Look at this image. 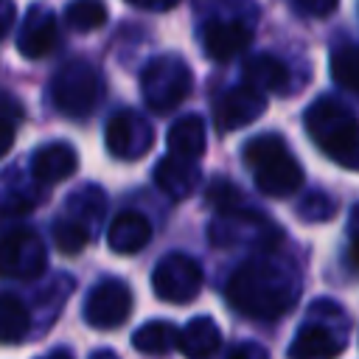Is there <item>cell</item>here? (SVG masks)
<instances>
[{
	"instance_id": "obj_5",
	"label": "cell",
	"mask_w": 359,
	"mask_h": 359,
	"mask_svg": "<svg viewBox=\"0 0 359 359\" xmlns=\"http://www.w3.org/2000/svg\"><path fill=\"white\" fill-rule=\"evenodd\" d=\"M50 98L59 112L84 118L101 98V76L87 59H70L50 79Z\"/></svg>"
},
{
	"instance_id": "obj_30",
	"label": "cell",
	"mask_w": 359,
	"mask_h": 359,
	"mask_svg": "<svg viewBox=\"0 0 359 359\" xmlns=\"http://www.w3.org/2000/svg\"><path fill=\"white\" fill-rule=\"evenodd\" d=\"M230 359H269V353L258 342H241L230 351Z\"/></svg>"
},
{
	"instance_id": "obj_32",
	"label": "cell",
	"mask_w": 359,
	"mask_h": 359,
	"mask_svg": "<svg viewBox=\"0 0 359 359\" xmlns=\"http://www.w3.org/2000/svg\"><path fill=\"white\" fill-rule=\"evenodd\" d=\"M126 3L129 6H137V8H146V11H168L180 0H126Z\"/></svg>"
},
{
	"instance_id": "obj_14",
	"label": "cell",
	"mask_w": 359,
	"mask_h": 359,
	"mask_svg": "<svg viewBox=\"0 0 359 359\" xmlns=\"http://www.w3.org/2000/svg\"><path fill=\"white\" fill-rule=\"evenodd\" d=\"M154 182L157 188L171 196V199H188L191 194H196L199 182H202V171L196 168L194 160H182V157H163L154 168Z\"/></svg>"
},
{
	"instance_id": "obj_16",
	"label": "cell",
	"mask_w": 359,
	"mask_h": 359,
	"mask_svg": "<svg viewBox=\"0 0 359 359\" xmlns=\"http://www.w3.org/2000/svg\"><path fill=\"white\" fill-rule=\"evenodd\" d=\"M151 238V224L143 213L137 210H121L107 230V244L112 252L118 255H132L137 250H143Z\"/></svg>"
},
{
	"instance_id": "obj_10",
	"label": "cell",
	"mask_w": 359,
	"mask_h": 359,
	"mask_svg": "<svg viewBox=\"0 0 359 359\" xmlns=\"http://www.w3.org/2000/svg\"><path fill=\"white\" fill-rule=\"evenodd\" d=\"M266 109V95L255 93L252 87H230L213 104V123L219 132H236L252 121H258Z\"/></svg>"
},
{
	"instance_id": "obj_3",
	"label": "cell",
	"mask_w": 359,
	"mask_h": 359,
	"mask_svg": "<svg viewBox=\"0 0 359 359\" xmlns=\"http://www.w3.org/2000/svg\"><path fill=\"white\" fill-rule=\"evenodd\" d=\"M244 163L255 177V188L266 196L283 199L303 185V168L280 135H258L244 146Z\"/></svg>"
},
{
	"instance_id": "obj_21",
	"label": "cell",
	"mask_w": 359,
	"mask_h": 359,
	"mask_svg": "<svg viewBox=\"0 0 359 359\" xmlns=\"http://www.w3.org/2000/svg\"><path fill=\"white\" fill-rule=\"evenodd\" d=\"M31 317L20 297L0 292V342H20L28 334Z\"/></svg>"
},
{
	"instance_id": "obj_24",
	"label": "cell",
	"mask_w": 359,
	"mask_h": 359,
	"mask_svg": "<svg viewBox=\"0 0 359 359\" xmlns=\"http://www.w3.org/2000/svg\"><path fill=\"white\" fill-rule=\"evenodd\" d=\"M331 76L339 87H345L348 93H356L359 87V53H356V45L345 42L342 48H337L331 53Z\"/></svg>"
},
{
	"instance_id": "obj_34",
	"label": "cell",
	"mask_w": 359,
	"mask_h": 359,
	"mask_svg": "<svg viewBox=\"0 0 359 359\" xmlns=\"http://www.w3.org/2000/svg\"><path fill=\"white\" fill-rule=\"evenodd\" d=\"M36 359H73V351L56 348V351H50V353H45V356H36Z\"/></svg>"
},
{
	"instance_id": "obj_6",
	"label": "cell",
	"mask_w": 359,
	"mask_h": 359,
	"mask_svg": "<svg viewBox=\"0 0 359 359\" xmlns=\"http://www.w3.org/2000/svg\"><path fill=\"white\" fill-rule=\"evenodd\" d=\"M202 269L199 264L185 252H168L157 261L151 272V289L160 300L182 306L191 303L202 292Z\"/></svg>"
},
{
	"instance_id": "obj_20",
	"label": "cell",
	"mask_w": 359,
	"mask_h": 359,
	"mask_svg": "<svg viewBox=\"0 0 359 359\" xmlns=\"http://www.w3.org/2000/svg\"><path fill=\"white\" fill-rule=\"evenodd\" d=\"M132 345L149 356H165L177 348V325L165 320H149L132 334Z\"/></svg>"
},
{
	"instance_id": "obj_12",
	"label": "cell",
	"mask_w": 359,
	"mask_h": 359,
	"mask_svg": "<svg viewBox=\"0 0 359 359\" xmlns=\"http://www.w3.org/2000/svg\"><path fill=\"white\" fill-rule=\"evenodd\" d=\"M56 42H59L56 17L45 6H31L25 11V20L17 36V50L25 59H42L56 48Z\"/></svg>"
},
{
	"instance_id": "obj_7",
	"label": "cell",
	"mask_w": 359,
	"mask_h": 359,
	"mask_svg": "<svg viewBox=\"0 0 359 359\" xmlns=\"http://www.w3.org/2000/svg\"><path fill=\"white\" fill-rule=\"evenodd\" d=\"M45 266H48V250L34 230L17 227L0 238V275L3 278L31 280V278H39Z\"/></svg>"
},
{
	"instance_id": "obj_25",
	"label": "cell",
	"mask_w": 359,
	"mask_h": 359,
	"mask_svg": "<svg viewBox=\"0 0 359 359\" xmlns=\"http://www.w3.org/2000/svg\"><path fill=\"white\" fill-rule=\"evenodd\" d=\"M205 196H208V202L219 210V216H230V213L250 210L244 194H241L230 180H213V182L205 188Z\"/></svg>"
},
{
	"instance_id": "obj_4",
	"label": "cell",
	"mask_w": 359,
	"mask_h": 359,
	"mask_svg": "<svg viewBox=\"0 0 359 359\" xmlns=\"http://www.w3.org/2000/svg\"><path fill=\"white\" fill-rule=\"evenodd\" d=\"M191 87H194V73H191L188 62L174 56V53L151 59L140 73L143 101L157 115H165V112L177 109L188 98Z\"/></svg>"
},
{
	"instance_id": "obj_29",
	"label": "cell",
	"mask_w": 359,
	"mask_h": 359,
	"mask_svg": "<svg viewBox=\"0 0 359 359\" xmlns=\"http://www.w3.org/2000/svg\"><path fill=\"white\" fill-rule=\"evenodd\" d=\"M34 208V202H28L25 196H3L0 199V216H20V213H25V210H31Z\"/></svg>"
},
{
	"instance_id": "obj_27",
	"label": "cell",
	"mask_w": 359,
	"mask_h": 359,
	"mask_svg": "<svg viewBox=\"0 0 359 359\" xmlns=\"http://www.w3.org/2000/svg\"><path fill=\"white\" fill-rule=\"evenodd\" d=\"M339 0H292V6L306 17H328Z\"/></svg>"
},
{
	"instance_id": "obj_9",
	"label": "cell",
	"mask_w": 359,
	"mask_h": 359,
	"mask_svg": "<svg viewBox=\"0 0 359 359\" xmlns=\"http://www.w3.org/2000/svg\"><path fill=\"white\" fill-rule=\"evenodd\" d=\"M104 137H107L109 154H115L118 160H137L151 149L154 129L143 115H137L132 109H121L109 118Z\"/></svg>"
},
{
	"instance_id": "obj_23",
	"label": "cell",
	"mask_w": 359,
	"mask_h": 359,
	"mask_svg": "<svg viewBox=\"0 0 359 359\" xmlns=\"http://www.w3.org/2000/svg\"><path fill=\"white\" fill-rule=\"evenodd\" d=\"M90 236H93V233H90L81 222H76V219H56V222H53V230H50L53 247H56L59 252H65V255L81 252V250L87 247Z\"/></svg>"
},
{
	"instance_id": "obj_2",
	"label": "cell",
	"mask_w": 359,
	"mask_h": 359,
	"mask_svg": "<svg viewBox=\"0 0 359 359\" xmlns=\"http://www.w3.org/2000/svg\"><path fill=\"white\" fill-rule=\"evenodd\" d=\"M309 137L342 168L353 171L359 157V129L351 107H345L337 98H320L314 101L303 115Z\"/></svg>"
},
{
	"instance_id": "obj_26",
	"label": "cell",
	"mask_w": 359,
	"mask_h": 359,
	"mask_svg": "<svg viewBox=\"0 0 359 359\" xmlns=\"http://www.w3.org/2000/svg\"><path fill=\"white\" fill-rule=\"evenodd\" d=\"M297 213H300V219H306V222H328V219L337 216V202H334L328 194L314 191V194H309V196L297 205Z\"/></svg>"
},
{
	"instance_id": "obj_1",
	"label": "cell",
	"mask_w": 359,
	"mask_h": 359,
	"mask_svg": "<svg viewBox=\"0 0 359 359\" xmlns=\"http://www.w3.org/2000/svg\"><path fill=\"white\" fill-rule=\"evenodd\" d=\"M224 297L238 314L250 320H275L297 303L300 275L283 261L255 258L230 275Z\"/></svg>"
},
{
	"instance_id": "obj_13",
	"label": "cell",
	"mask_w": 359,
	"mask_h": 359,
	"mask_svg": "<svg viewBox=\"0 0 359 359\" xmlns=\"http://www.w3.org/2000/svg\"><path fill=\"white\" fill-rule=\"evenodd\" d=\"M345 351V334L334 331L325 323L309 320L300 325L297 337L289 345V359H334Z\"/></svg>"
},
{
	"instance_id": "obj_22",
	"label": "cell",
	"mask_w": 359,
	"mask_h": 359,
	"mask_svg": "<svg viewBox=\"0 0 359 359\" xmlns=\"http://www.w3.org/2000/svg\"><path fill=\"white\" fill-rule=\"evenodd\" d=\"M65 22L73 31H95L107 22L104 0H70L65 8Z\"/></svg>"
},
{
	"instance_id": "obj_8",
	"label": "cell",
	"mask_w": 359,
	"mask_h": 359,
	"mask_svg": "<svg viewBox=\"0 0 359 359\" xmlns=\"http://www.w3.org/2000/svg\"><path fill=\"white\" fill-rule=\"evenodd\" d=\"M132 311V289L121 278H107L93 286L84 300V320L93 328H118Z\"/></svg>"
},
{
	"instance_id": "obj_19",
	"label": "cell",
	"mask_w": 359,
	"mask_h": 359,
	"mask_svg": "<svg viewBox=\"0 0 359 359\" xmlns=\"http://www.w3.org/2000/svg\"><path fill=\"white\" fill-rule=\"evenodd\" d=\"M244 87H252L255 93L266 95V93H280L289 84V70L278 56L269 53H258L252 59L244 62Z\"/></svg>"
},
{
	"instance_id": "obj_28",
	"label": "cell",
	"mask_w": 359,
	"mask_h": 359,
	"mask_svg": "<svg viewBox=\"0 0 359 359\" xmlns=\"http://www.w3.org/2000/svg\"><path fill=\"white\" fill-rule=\"evenodd\" d=\"M22 115H25L22 104H20L14 95H8V93H0V121H8V123H14V121H20Z\"/></svg>"
},
{
	"instance_id": "obj_15",
	"label": "cell",
	"mask_w": 359,
	"mask_h": 359,
	"mask_svg": "<svg viewBox=\"0 0 359 359\" xmlns=\"http://www.w3.org/2000/svg\"><path fill=\"white\" fill-rule=\"evenodd\" d=\"M79 168V154L70 143H48L42 149L34 151V160H31V174L36 182H45V185H53V182H62L67 177H73Z\"/></svg>"
},
{
	"instance_id": "obj_35",
	"label": "cell",
	"mask_w": 359,
	"mask_h": 359,
	"mask_svg": "<svg viewBox=\"0 0 359 359\" xmlns=\"http://www.w3.org/2000/svg\"><path fill=\"white\" fill-rule=\"evenodd\" d=\"M90 359H121V356H118L115 351H107V348H101V351H95Z\"/></svg>"
},
{
	"instance_id": "obj_31",
	"label": "cell",
	"mask_w": 359,
	"mask_h": 359,
	"mask_svg": "<svg viewBox=\"0 0 359 359\" xmlns=\"http://www.w3.org/2000/svg\"><path fill=\"white\" fill-rule=\"evenodd\" d=\"M14 20H17V6H14V0H0V39L11 31Z\"/></svg>"
},
{
	"instance_id": "obj_17",
	"label": "cell",
	"mask_w": 359,
	"mask_h": 359,
	"mask_svg": "<svg viewBox=\"0 0 359 359\" xmlns=\"http://www.w3.org/2000/svg\"><path fill=\"white\" fill-rule=\"evenodd\" d=\"M222 345V331L213 317L199 314L185 323L182 331H177V348L185 359H208L219 351Z\"/></svg>"
},
{
	"instance_id": "obj_33",
	"label": "cell",
	"mask_w": 359,
	"mask_h": 359,
	"mask_svg": "<svg viewBox=\"0 0 359 359\" xmlns=\"http://www.w3.org/2000/svg\"><path fill=\"white\" fill-rule=\"evenodd\" d=\"M14 146V123L0 121V157H6Z\"/></svg>"
},
{
	"instance_id": "obj_11",
	"label": "cell",
	"mask_w": 359,
	"mask_h": 359,
	"mask_svg": "<svg viewBox=\"0 0 359 359\" xmlns=\"http://www.w3.org/2000/svg\"><path fill=\"white\" fill-rule=\"evenodd\" d=\"M250 42H252V31L241 20L216 17V20H208L205 28H202L205 53L213 62H230V59H236L238 53H244L250 48Z\"/></svg>"
},
{
	"instance_id": "obj_18",
	"label": "cell",
	"mask_w": 359,
	"mask_h": 359,
	"mask_svg": "<svg viewBox=\"0 0 359 359\" xmlns=\"http://www.w3.org/2000/svg\"><path fill=\"white\" fill-rule=\"evenodd\" d=\"M165 146H168V154L196 163V157H202L208 146L202 115H182L180 121H174L165 135Z\"/></svg>"
}]
</instances>
